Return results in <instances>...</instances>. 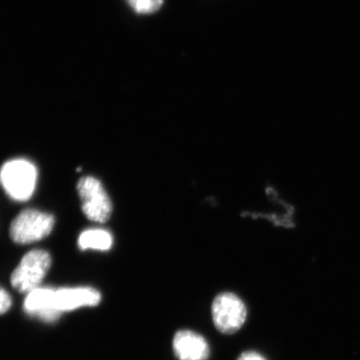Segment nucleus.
Returning <instances> with one entry per match:
<instances>
[{
  "instance_id": "obj_5",
  "label": "nucleus",
  "mask_w": 360,
  "mask_h": 360,
  "mask_svg": "<svg viewBox=\"0 0 360 360\" xmlns=\"http://www.w3.org/2000/svg\"><path fill=\"white\" fill-rule=\"evenodd\" d=\"M212 314L215 328L225 335H232L243 328L248 309L238 295L224 292L213 300Z\"/></svg>"
},
{
  "instance_id": "obj_6",
  "label": "nucleus",
  "mask_w": 360,
  "mask_h": 360,
  "mask_svg": "<svg viewBox=\"0 0 360 360\" xmlns=\"http://www.w3.org/2000/svg\"><path fill=\"white\" fill-rule=\"evenodd\" d=\"M56 290L47 288H37L27 293L25 302V309L27 314L52 322L58 321L61 312L56 307Z\"/></svg>"
},
{
  "instance_id": "obj_11",
  "label": "nucleus",
  "mask_w": 360,
  "mask_h": 360,
  "mask_svg": "<svg viewBox=\"0 0 360 360\" xmlns=\"http://www.w3.org/2000/svg\"><path fill=\"white\" fill-rule=\"evenodd\" d=\"M11 304L13 302H11V295L4 288H0V315L8 311Z\"/></svg>"
},
{
  "instance_id": "obj_1",
  "label": "nucleus",
  "mask_w": 360,
  "mask_h": 360,
  "mask_svg": "<svg viewBox=\"0 0 360 360\" xmlns=\"http://www.w3.org/2000/svg\"><path fill=\"white\" fill-rule=\"evenodd\" d=\"M37 168L27 160L7 161L0 170V184L14 200H30L37 186Z\"/></svg>"
},
{
  "instance_id": "obj_12",
  "label": "nucleus",
  "mask_w": 360,
  "mask_h": 360,
  "mask_svg": "<svg viewBox=\"0 0 360 360\" xmlns=\"http://www.w3.org/2000/svg\"><path fill=\"white\" fill-rule=\"evenodd\" d=\"M238 360H266L264 356L262 354H258L255 352H243L240 356L238 357Z\"/></svg>"
},
{
  "instance_id": "obj_7",
  "label": "nucleus",
  "mask_w": 360,
  "mask_h": 360,
  "mask_svg": "<svg viewBox=\"0 0 360 360\" xmlns=\"http://www.w3.org/2000/svg\"><path fill=\"white\" fill-rule=\"evenodd\" d=\"M101 293L91 288H65L56 291V307L61 314L84 307H96Z\"/></svg>"
},
{
  "instance_id": "obj_3",
  "label": "nucleus",
  "mask_w": 360,
  "mask_h": 360,
  "mask_svg": "<svg viewBox=\"0 0 360 360\" xmlns=\"http://www.w3.org/2000/svg\"><path fill=\"white\" fill-rule=\"evenodd\" d=\"M77 193L82 200L85 217L97 224H104L110 219L112 205L105 189L98 179L84 176L77 184Z\"/></svg>"
},
{
  "instance_id": "obj_4",
  "label": "nucleus",
  "mask_w": 360,
  "mask_h": 360,
  "mask_svg": "<svg viewBox=\"0 0 360 360\" xmlns=\"http://www.w3.org/2000/svg\"><path fill=\"white\" fill-rule=\"evenodd\" d=\"M53 227L54 217L49 213L25 210L13 219L11 236L18 245H28L47 238Z\"/></svg>"
},
{
  "instance_id": "obj_2",
  "label": "nucleus",
  "mask_w": 360,
  "mask_h": 360,
  "mask_svg": "<svg viewBox=\"0 0 360 360\" xmlns=\"http://www.w3.org/2000/svg\"><path fill=\"white\" fill-rule=\"evenodd\" d=\"M51 265V258L47 251L34 250L26 253L11 276L13 288L21 293H30L39 288Z\"/></svg>"
},
{
  "instance_id": "obj_9",
  "label": "nucleus",
  "mask_w": 360,
  "mask_h": 360,
  "mask_svg": "<svg viewBox=\"0 0 360 360\" xmlns=\"http://www.w3.org/2000/svg\"><path fill=\"white\" fill-rule=\"evenodd\" d=\"M112 245V236L103 229H86L78 238V246L82 250L108 251Z\"/></svg>"
},
{
  "instance_id": "obj_10",
  "label": "nucleus",
  "mask_w": 360,
  "mask_h": 360,
  "mask_svg": "<svg viewBox=\"0 0 360 360\" xmlns=\"http://www.w3.org/2000/svg\"><path fill=\"white\" fill-rule=\"evenodd\" d=\"M127 2L139 14L155 13L163 4V0H127Z\"/></svg>"
},
{
  "instance_id": "obj_8",
  "label": "nucleus",
  "mask_w": 360,
  "mask_h": 360,
  "mask_svg": "<svg viewBox=\"0 0 360 360\" xmlns=\"http://www.w3.org/2000/svg\"><path fill=\"white\" fill-rule=\"evenodd\" d=\"M174 350L179 360H206L210 356L207 341L191 330H180L175 335Z\"/></svg>"
}]
</instances>
